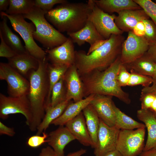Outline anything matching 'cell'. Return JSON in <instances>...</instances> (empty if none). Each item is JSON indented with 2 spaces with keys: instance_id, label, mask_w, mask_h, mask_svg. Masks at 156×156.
<instances>
[{
  "instance_id": "1",
  "label": "cell",
  "mask_w": 156,
  "mask_h": 156,
  "mask_svg": "<svg viewBox=\"0 0 156 156\" xmlns=\"http://www.w3.org/2000/svg\"><path fill=\"white\" fill-rule=\"evenodd\" d=\"M121 64L120 56L105 70L94 71L80 76L83 85L84 97L91 94L109 96L116 97L126 104H130L129 94L122 90L117 79Z\"/></svg>"
},
{
  "instance_id": "2",
  "label": "cell",
  "mask_w": 156,
  "mask_h": 156,
  "mask_svg": "<svg viewBox=\"0 0 156 156\" xmlns=\"http://www.w3.org/2000/svg\"><path fill=\"white\" fill-rule=\"evenodd\" d=\"M124 40L122 35L112 34L89 55L83 50L75 51V64L79 76L107 68L120 56Z\"/></svg>"
},
{
  "instance_id": "3",
  "label": "cell",
  "mask_w": 156,
  "mask_h": 156,
  "mask_svg": "<svg viewBox=\"0 0 156 156\" xmlns=\"http://www.w3.org/2000/svg\"><path fill=\"white\" fill-rule=\"evenodd\" d=\"M39 66L29 74L28 80L30 87L27 96L29 101L32 115L31 124L29 127L31 131H35L43 118L48 107L47 98L49 88L47 70L49 63L47 57L38 60Z\"/></svg>"
},
{
  "instance_id": "4",
  "label": "cell",
  "mask_w": 156,
  "mask_h": 156,
  "mask_svg": "<svg viewBox=\"0 0 156 156\" xmlns=\"http://www.w3.org/2000/svg\"><path fill=\"white\" fill-rule=\"evenodd\" d=\"M91 12L88 3L68 1L53 8L45 16L59 31L68 34L82 29L88 21Z\"/></svg>"
},
{
  "instance_id": "5",
  "label": "cell",
  "mask_w": 156,
  "mask_h": 156,
  "mask_svg": "<svg viewBox=\"0 0 156 156\" xmlns=\"http://www.w3.org/2000/svg\"><path fill=\"white\" fill-rule=\"evenodd\" d=\"M45 14L41 9L34 6L29 12L23 15L24 18L30 20L36 27V31L33 34L34 39L46 49H50L61 45L68 38L49 23Z\"/></svg>"
},
{
  "instance_id": "6",
  "label": "cell",
  "mask_w": 156,
  "mask_h": 156,
  "mask_svg": "<svg viewBox=\"0 0 156 156\" xmlns=\"http://www.w3.org/2000/svg\"><path fill=\"white\" fill-rule=\"evenodd\" d=\"M1 16L6 17L10 21L14 29L22 38L25 44L27 51L38 60L47 57V53L36 43L33 36L36 27L32 23H29L24 19L22 14L9 15L1 12Z\"/></svg>"
},
{
  "instance_id": "7",
  "label": "cell",
  "mask_w": 156,
  "mask_h": 156,
  "mask_svg": "<svg viewBox=\"0 0 156 156\" xmlns=\"http://www.w3.org/2000/svg\"><path fill=\"white\" fill-rule=\"evenodd\" d=\"M145 128L120 130L116 150L122 156H138L143 151Z\"/></svg>"
},
{
  "instance_id": "8",
  "label": "cell",
  "mask_w": 156,
  "mask_h": 156,
  "mask_svg": "<svg viewBox=\"0 0 156 156\" xmlns=\"http://www.w3.org/2000/svg\"><path fill=\"white\" fill-rule=\"evenodd\" d=\"M88 3L92 10L88 20L92 22L104 39H108L112 34H122L123 32L117 27L115 23L116 15L104 12L97 6L93 0H89Z\"/></svg>"
},
{
  "instance_id": "9",
  "label": "cell",
  "mask_w": 156,
  "mask_h": 156,
  "mask_svg": "<svg viewBox=\"0 0 156 156\" xmlns=\"http://www.w3.org/2000/svg\"><path fill=\"white\" fill-rule=\"evenodd\" d=\"M21 114L25 116L29 127L32 119L30 103L27 96L19 97L6 96L0 93V118L7 119L10 114Z\"/></svg>"
},
{
  "instance_id": "10",
  "label": "cell",
  "mask_w": 156,
  "mask_h": 156,
  "mask_svg": "<svg viewBox=\"0 0 156 156\" xmlns=\"http://www.w3.org/2000/svg\"><path fill=\"white\" fill-rule=\"evenodd\" d=\"M0 79L7 82L9 96L19 97L28 95L30 87L29 80L8 63L0 62Z\"/></svg>"
},
{
  "instance_id": "11",
  "label": "cell",
  "mask_w": 156,
  "mask_h": 156,
  "mask_svg": "<svg viewBox=\"0 0 156 156\" xmlns=\"http://www.w3.org/2000/svg\"><path fill=\"white\" fill-rule=\"evenodd\" d=\"M149 45L144 37H138L132 31L128 32L122 46L120 60L122 64H128L143 55Z\"/></svg>"
},
{
  "instance_id": "12",
  "label": "cell",
  "mask_w": 156,
  "mask_h": 156,
  "mask_svg": "<svg viewBox=\"0 0 156 156\" xmlns=\"http://www.w3.org/2000/svg\"><path fill=\"white\" fill-rule=\"evenodd\" d=\"M120 130L115 126L107 125L100 119L97 143L94 148L95 156H104L116 150Z\"/></svg>"
},
{
  "instance_id": "13",
  "label": "cell",
  "mask_w": 156,
  "mask_h": 156,
  "mask_svg": "<svg viewBox=\"0 0 156 156\" xmlns=\"http://www.w3.org/2000/svg\"><path fill=\"white\" fill-rule=\"evenodd\" d=\"M73 42L68 38L61 45L45 51L47 58L51 63L60 64L70 67L75 64V53Z\"/></svg>"
},
{
  "instance_id": "14",
  "label": "cell",
  "mask_w": 156,
  "mask_h": 156,
  "mask_svg": "<svg viewBox=\"0 0 156 156\" xmlns=\"http://www.w3.org/2000/svg\"><path fill=\"white\" fill-rule=\"evenodd\" d=\"M63 78L67 88L66 100L70 101L73 99L75 102L83 99V85L75 64L68 68Z\"/></svg>"
},
{
  "instance_id": "15",
  "label": "cell",
  "mask_w": 156,
  "mask_h": 156,
  "mask_svg": "<svg viewBox=\"0 0 156 156\" xmlns=\"http://www.w3.org/2000/svg\"><path fill=\"white\" fill-rule=\"evenodd\" d=\"M112 98L109 96L95 94L90 103L99 118L110 127L115 126L116 119Z\"/></svg>"
},
{
  "instance_id": "16",
  "label": "cell",
  "mask_w": 156,
  "mask_h": 156,
  "mask_svg": "<svg viewBox=\"0 0 156 156\" xmlns=\"http://www.w3.org/2000/svg\"><path fill=\"white\" fill-rule=\"evenodd\" d=\"M149 18L142 9L127 10L118 13L115 23L117 27L123 32H129L132 31L138 22Z\"/></svg>"
},
{
  "instance_id": "17",
  "label": "cell",
  "mask_w": 156,
  "mask_h": 156,
  "mask_svg": "<svg viewBox=\"0 0 156 156\" xmlns=\"http://www.w3.org/2000/svg\"><path fill=\"white\" fill-rule=\"evenodd\" d=\"M47 139V143L57 156H65V146L76 140L68 129L64 126H60L57 129L50 132Z\"/></svg>"
},
{
  "instance_id": "18",
  "label": "cell",
  "mask_w": 156,
  "mask_h": 156,
  "mask_svg": "<svg viewBox=\"0 0 156 156\" xmlns=\"http://www.w3.org/2000/svg\"><path fill=\"white\" fill-rule=\"evenodd\" d=\"M65 125L75 139L78 140L81 144L84 146H91L92 148V141L82 112L67 122Z\"/></svg>"
},
{
  "instance_id": "19",
  "label": "cell",
  "mask_w": 156,
  "mask_h": 156,
  "mask_svg": "<svg viewBox=\"0 0 156 156\" xmlns=\"http://www.w3.org/2000/svg\"><path fill=\"white\" fill-rule=\"evenodd\" d=\"M8 60L11 66L27 79L30 73L36 70L39 66L38 60L27 52L17 54Z\"/></svg>"
},
{
  "instance_id": "20",
  "label": "cell",
  "mask_w": 156,
  "mask_h": 156,
  "mask_svg": "<svg viewBox=\"0 0 156 156\" xmlns=\"http://www.w3.org/2000/svg\"><path fill=\"white\" fill-rule=\"evenodd\" d=\"M137 115L147 130V138L143 151H148L153 148L156 144V118L149 109H141L137 111Z\"/></svg>"
},
{
  "instance_id": "21",
  "label": "cell",
  "mask_w": 156,
  "mask_h": 156,
  "mask_svg": "<svg viewBox=\"0 0 156 156\" xmlns=\"http://www.w3.org/2000/svg\"><path fill=\"white\" fill-rule=\"evenodd\" d=\"M68 35L73 43L79 46H82L86 42L91 46L98 41L105 40L99 34L92 22L89 20L81 29Z\"/></svg>"
},
{
  "instance_id": "22",
  "label": "cell",
  "mask_w": 156,
  "mask_h": 156,
  "mask_svg": "<svg viewBox=\"0 0 156 156\" xmlns=\"http://www.w3.org/2000/svg\"><path fill=\"white\" fill-rule=\"evenodd\" d=\"M95 94H91L85 99L75 102H70L62 114L53 120L51 124L64 126L69 121L77 116L89 104Z\"/></svg>"
},
{
  "instance_id": "23",
  "label": "cell",
  "mask_w": 156,
  "mask_h": 156,
  "mask_svg": "<svg viewBox=\"0 0 156 156\" xmlns=\"http://www.w3.org/2000/svg\"><path fill=\"white\" fill-rule=\"evenodd\" d=\"M97 6L107 13L118 14L127 10L142 9L134 0H93Z\"/></svg>"
},
{
  "instance_id": "24",
  "label": "cell",
  "mask_w": 156,
  "mask_h": 156,
  "mask_svg": "<svg viewBox=\"0 0 156 156\" xmlns=\"http://www.w3.org/2000/svg\"><path fill=\"white\" fill-rule=\"evenodd\" d=\"M1 18L2 20L0 23V34L5 42L17 54L27 52L19 38L8 26V18L4 16H1Z\"/></svg>"
},
{
  "instance_id": "25",
  "label": "cell",
  "mask_w": 156,
  "mask_h": 156,
  "mask_svg": "<svg viewBox=\"0 0 156 156\" xmlns=\"http://www.w3.org/2000/svg\"><path fill=\"white\" fill-rule=\"evenodd\" d=\"M82 112L92 141L93 146L92 148H94L97 143L100 119L90 103L83 109Z\"/></svg>"
},
{
  "instance_id": "26",
  "label": "cell",
  "mask_w": 156,
  "mask_h": 156,
  "mask_svg": "<svg viewBox=\"0 0 156 156\" xmlns=\"http://www.w3.org/2000/svg\"><path fill=\"white\" fill-rule=\"evenodd\" d=\"M71 101L66 100L54 107L49 106L47 107L44 117L37 128L36 135H40L45 132L52 122L62 114Z\"/></svg>"
},
{
  "instance_id": "27",
  "label": "cell",
  "mask_w": 156,
  "mask_h": 156,
  "mask_svg": "<svg viewBox=\"0 0 156 156\" xmlns=\"http://www.w3.org/2000/svg\"><path fill=\"white\" fill-rule=\"evenodd\" d=\"M155 64L146 52L133 62L125 65L137 73L152 77L154 71Z\"/></svg>"
},
{
  "instance_id": "28",
  "label": "cell",
  "mask_w": 156,
  "mask_h": 156,
  "mask_svg": "<svg viewBox=\"0 0 156 156\" xmlns=\"http://www.w3.org/2000/svg\"><path fill=\"white\" fill-rule=\"evenodd\" d=\"M113 105L116 118L114 126L117 129L120 130H132L146 127L144 124L138 122L122 112L114 102Z\"/></svg>"
},
{
  "instance_id": "29",
  "label": "cell",
  "mask_w": 156,
  "mask_h": 156,
  "mask_svg": "<svg viewBox=\"0 0 156 156\" xmlns=\"http://www.w3.org/2000/svg\"><path fill=\"white\" fill-rule=\"evenodd\" d=\"M68 67L65 65L48 63L47 70L49 88L47 100L48 107L50 105L51 92L53 86L63 77Z\"/></svg>"
},
{
  "instance_id": "30",
  "label": "cell",
  "mask_w": 156,
  "mask_h": 156,
  "mask_svg": "<svg viewBox=\"0 0 156 156\" xmlns=\"http://www.w3.org/2000/svg\"><path fill=\"white\" fill-rule=\"evenodd\" d=\"M9 1L8 8L5 12L9 15L27 14L35 6L33 0H9Z\"/></svg>"
},
{
  "instance_id": "31",
  "label": "cell",
  "mask_w": 156,
  "mask_h": 156,
  "mask_svg": "<svg viewBox=\"0 0 156 156\" xmlns=\"http://www.w3.org/2000/svg\"><path fill=\"white\" fill-rule=\"evenodd\" d=\"M66 84L62 77L52 89L50 106L54 107L66 101Z\"/></svg>"
},
{
  "instance_id": "32",
  "label": "cell",
  "mask_w": 156,
  "mask_h": 156,
  "mask_svg": "<svg viewBox=\"0 0 156 156\" xmlns=\"http://www.w3.org/2000/svg\"><path fill=\"white\" fill-rule=\"evenodd\" d=\"M130 76L128 86L141 85L144 87H148L153 83L152 78L137 73L130 70Z\"/></svg>"
},
{
  "instance_id": "33",
  "label": "cell",
  "mask_w": 156,
  "mask_h": 156,
  "mask_svg": "<svg viewBox=\"0 0 156 156\" xmlns=\"http://www.w3.org/2000/svg\"><path fill=\"white\" fill-rule=\"evenodd\" d=\"M156 26V3L151 0H134Z\"/></svg>"
},
{
  "instance_id": "34",
  "label": "cell",
  "mask_w": 156,
  "mask_h": 156,
  "mask_svg": "<svg viewBox=\"0 0 156 156\" xmlns=\"http://www.w3.org/2000/svg\"><path fill=\"white\" fill-rule=\"evenodd\" d=\"M145 32L144 37L149 46L156 44V26L152 21L149 19L143 21Z\"/></svg>"
},
{
  "instance_id": "35",
  "label": "cell",
  "mask_w": 156,
  "mask_h": 156,
  "mask_svg": "<svg viewBox=\"0 0 156 156\" xmlns=\"http://www.w3.org/2000/svg\"><path fill=\"white\" fill-rule=\"evenodd\" d=\"M68 1L66 0H35V7L40 8L46 14L53 9L55 4H62Z\"/></svg>"
},
{
  "instance_id": "36",
  "label": "cell",
  "mask_w": 156,
  "mask_h": 156,
  "mask_svg": "<svg viewBox=\"0 0 156 156\" xmlns=\"http://www.w3.org/2000/svg\"><path fill=\"white\" fill-rule=\"evenodd\" d=\"M42 134V136L36 135L29 137L27 142V144L31 147L36 148L47 142L48 134L45 132H43Z\"/></svg>"
},
{
  "instance_id": "37",
  "label": "cell",
  "mask_w": 156,
  "mask_h": 156,
  "mask_svg": "<svg viewBox=\"0 0 156 156\" xmlns=\"http://www.w3.org/2000/svg\"><path fill=\"white\" fill-rule=\"evenodd\" d=\"M126 66L121 64L117 76L118 82L121 87L128 86L130 76V73L127 70Z\"/></svg>"
},
{
  "instance_id": "38",
  "label": "cell",
  "mask_w": 156,
  "mask_h": 156,
  "mask_svg": "<svg viewBox=\"0 0 156 156\" xmlns=\"http://www.w3.org/2000/svg\"><path fill=\"white\" fill-rule=\"evenodd\" d=\"M0 57L8 59L16 55L17 54L6 43L0 34Z\"/></svg>"
},
{
  "instance_id": "39",
  "label": "cell",
  "mask_w": 156,
  "mask_h": 156,
  "mask_svg": "<svg viewBox=\"0 0 156 156\" xmlns=\"http://www.w3.org/2000/svg\"><path fill=\"white\" fill-rule=\"evenodd\" d=\"M155 98V95L150 93H141L140 101L141 109H150Z\"/></svg>"
},
{
  "instance_id": "40",
  "label": "cell",
  "mask_w": 156,
  "mask_h": 156,
  "mask_svg": "<svg viewBox=\"0 0 156 156\" xmlns=\"http://www.w3.org/2000/svg\"><path fill=\"white\" fill-rule=\"evenodd\" d=\"M132 31L137 36L140 37L144 36L145 29V25L143 21L138 22L134 27Z\"/></svg>"
},
{
  "instance_id": "41",
  "label": "cell",
  "mask_w": 156,
  "mask_h": 156,
  "mask_svg": "<svg viewBox=\"0 0 156 156\" xmlns=\"http://www.w3.org/2000/svg\"><path fill=\"white\" fill-rule=\"evenodd\" d=\"M15 134L13 128H10L5 125L1 122L0 121V134H5L10 136L12 137Z\"/></svg>"
},
{
  "instance_id": "42",
  "label": "cell",
  "mask_w": 156,
  "mask_h": 156,
  "mask_svg": "<svg viewBox=\"0 0 156 156\" xmlns=\"http://www.w3.org/2000/svg\"><path fill=\"white\" fill-rule=\"evenodd\" d=\"M146 53L153 62L156 64V44L149 46Z\"/></svg>"
},
{
  "instance_id": "43",
  "label": "cell",
  "mask_w": 156,
  "mask_h": 156,
  "mask_svg": "<svg viewBox=\"0 0 156 156\" xmlns=\"http://www.w3.org/2000/svg\"><path fill=\"white\" fill-rule=\"evenodd\" d=\"M38 156H57L53 149L49 146L42 148Z\"/></svg>"
},
{
  "instance_id": "44",
  "label": "cell",
  "mask_w": 156,
  "mask_h": 156,
  "mask_svg": "<svg viewBox=\"0 0 156 156\" xmlns=\"http://www.w3.org/2000/svg\"><path fill=\"white\" fill-rule=\"evenodd\" d=\"M141 93H150L156 95V84L151 86L144 87L141 90Z\"/></svg>"
},
{
  "instance_id": "45",
  "label": "cell",
  "mask_w": 156,
  "mask_h": 156,
  "mask_svg": "<svg viewBox=\"0 0 156 156\" xmlns=\"http://www.w3.org/2000/svg\"><path fill=\"white\" fill-rule=\"evenodd\" d=\"M106 40H102L98 41L92 45L90 46L87 53H86L87 54H89L93 51L101 46L105 42Z\"/></svg>"
},
{
  "instance_id": "46",
  "label": "cell",
  "mask_w": 156,
  "mask_h": 156,
  "mask_svg": "<svg viewBox=\"0 0 156 156\" xmlns=\"http://www.w3.org/2000/svg\"><path fill=\"white\" fill-rule=\"evenodd\" d=\"M9 0H0V11L3 12L8 10L9 5Z\"/></svg>"
},
{
  "instance_id": "47",
  "label": "cell",
  "mask_w": 156,
  "mask_h": 156,
  "mask_svg": "<svg viewBox=\"0 0 156 156\" xmlns=\"http://www.w3.org/2000/svg\"><path fill=\"white\" fill-rule=\"evenodd\" d=\"M139 156H156V149L152 148L148 151H143Z\"/></svg>"
},
{
  "instance_id": "48",
  "label": "cell",
  "mask_w": 156,
  "mask_h": 156,
  "mask_svg": "<svg viewBox=\"0 0 156 156\" xmlns=\"http://www.w3.org/2000/svg\"><path fill=\"white\" fill-rule=\"evenodd\" d=\"M86 152V150L81 148L76 151L70 153L66 156H81Z\"/></svg>"
},
{
  "instance_id": "49",
  "label": "cell",
  "mask_w": 156,
  "mask_h": 156,
  "mask_svg": "<svg viewBox=\"0 0 156 156\" xmlns=\"http://www.w3.org/2000/svg\"><path fill=\"white\" fill-rule=\"evenodd\" d=\"M104 156H122L119 152L116 150L109 152Z\"/></svg>"
},
{
  "instance_id": "50",
  "label": "cell",
  "mask_w": 156,
  "mask_h": 156,
  "mask_svg": "<svg viewBox=\"0 0 156 156\" xmlns=\"http://www.w3.org/2000/svg\"><path fill=\"white\" fill-rule=\"evenodd\" d=\"M149 109L153 113L156 112V95H155V98L154 100Z\"/></svg>"
},
{
  "instance_id": "51",
  "label": "cell",
  "mask_w": 156,
  "mask_h": 156,
  "mask_svg": "<svg viewBox=\"0 0 156 156\" xmlns=\"http://www.w3.org/2000/svg\"><path fill=\"white\" fill-rule=\"evenodd\" d=\"M153 80V84H156V64H155V70L153 75L152 77Z\"/></svg>"
},
{
  "instance_id": "52",
  "label": "cell",
  "mask_w": 156,
  "mask_h": 156,
  "mask_svg": "<svg viewBox=\"0 0 156 156\" xmlns=\"http://www.w3.org/2000/svg\"><path fill=\"white\" fill-rule=\"evenodd\" d=\"M153 113V114H154V115L155 117L156 118V112H154V113Z\"/></svg>"
},
{
  "instance_id": "53",
  "label": "cell",
  "mask_w": 156,
  "mask_h": 156,
  "mask_svg": "<svg viewBox=\"0 0 156 156\" xmlns=\"http://www.w3.org/2000/svg\"><path fill=\"white\" fill-rule=\"evenodd\" d=\"M153 148L156 149V144Z\"/></svg>"
},
{
  "instance_id": "54",
  "label": "cell",
  "mask_w": 156,
  "mask_h": 156,
  "mask_svg": "<svg viewBox=\"0 0 156 156\" xmlns=\"http://www.w3.org/2000/svg\"><path fill=\"white\" fill-rule=\"evenodd\" d=\"M155 3H156V0H155Z\"/></svg>"
}]
</instances>
